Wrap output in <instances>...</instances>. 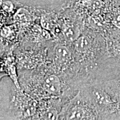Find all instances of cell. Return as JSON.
Here are the masks:
<instances>
[{"instance_id": "277c9868", "label": "cell", "mask_w": 120, "mask_h": 120, "mask_svg": "<svg viewBox=\"0 0 120 120\" xmlns=\"http://www.w3.org/2000/svg\"><path fill=\"white\" fill-rule=\"evenodd\" d=\"M71 53L66 47L61 45L56 46L55 50V60L58 64H66L70 60Z\"/></svg>"}, {"instance_id": "8992f818", "label": "cell", "mask_w": 120, "mask_h": 120, "mask_svg": "<svg viewBox=\"0 0 120 120\" xmlns=\"http://www.w3.org/2000/svg\"><path fill=\"white\" fill-rule=\"evenodd\" d=\"M76 33L77 32L74 28L71 27L67 28L64 31V36L68 40H73L74 38H76L75 37H77Z\"/></svg>"}, {"instance_id": "3957f363", "label": "cell", "mask_w": 120, "mask_h": 120, "mask_svg": "<svg viewBox=\"0 0 120 120\" xmlns=\"http://www.w3.org/2000/svg\"><path fill=\"white\" fill-rule=\"evenodd\" d=\"M44 88L49 94H58L61 88V82L60 79L54 75L48 76L45 80Z\"/></svg>"}, {"instance_id": "52a82bcc", "label": "cell", "mask_w": 120, "mask_h": 120, "mask_svg": "<svg viewBox=\"0 0 120 120\" xmlns=\"http://www.w3.org/2000/svg\"><path fill=\"white\" fill-rule=\"evenodd\" d=\"M2 8L6 12H11L13 9V4L12 2L9 1H4L2 4Z\"/></svg>"}, {"instance_id": "7a4b0ae2", "label": "cell", "mask_w": 120, "mask_h": 120, "mask_svg": "<svg viewBox=\"0 0 120 120\" xmlns=\"http://www.w3.org/2000/svg\"><path fill=\"white\" fill-rule=\"evenodd\" d=\"M89 111H87L84 106H78L76 105L68 111L66 116L65 119L67 120H85L95 119L97 118L96 116L90 113Z\"/></svg>"}, {"instance_id": "6da1fadb", "label": "cell", "mask_w": 120, "mask_h": 120, "mask_svg": "<svg viewBox=\"0 0 120 120\" xmlns=\"http://www.w3.org/2000/svg\"><path fill=\"white\" fill-rule=\"evenodd\" d=\"M90 91V98L99 117L120 119V91L111 79L96 83Z\"/></svg>"}, {"instance_id": "5b68a950", "label": "cell", "mask_w": 120, "mask_h": 120, "mask_svg": "<svg viewBox=\"0 0 120 120\" xmlns=\"http://www.w3.org/2000/svg\"><path fill=\"white\" fill-rule=\"evenodd\" d=\"M90 40L86 36H82L79 37L75 43L76 50L79 53H83L89 49L90 46Z\"/></svg>"}]
</instances>
